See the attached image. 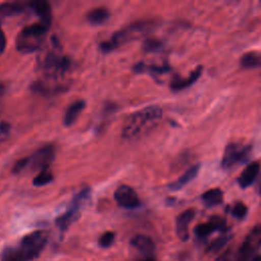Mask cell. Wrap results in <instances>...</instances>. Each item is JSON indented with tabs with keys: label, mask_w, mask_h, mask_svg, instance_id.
<instances>
[{
	"label": "cell",
	"mask_w": 261,
	"mask_h": 261,
	"mask_svg": "<svg viewBox=\"0 0 261 261\" xmlns=\"http://www.w3.org/2000/svg\"><path fill=\"white\" fill-rule=\"evenodd\" d=\"M39 67L46 81H58L69 72L71 61L64 55L50 51L40 59Z\"/></svg>",
	"instance_id": "5b68a950"
},
{
	"label": "cell",
	"mask_w": 261,
	"mask_h": 261,
	"mask_svg": "<svg viewBox=\"0 0 261 261\" xmlns=\"http://www.w3.org/2000/svg\"><path fill=\"white\" fill-rule=\"evenodd\" d=\"M130 245L144 255H151L155 250L153 240L146 234H136L130 239Z\"/></svg>",
	"instance_id": "9a60e30c"
},
{
	"label": "cell",
	"mask_w": 261,
	"mask_h": 261,
	"mask_svg": "<svg viewBox=\"0 0 261 261\" xmlns=\"http://www.w3.org/2000/svg\"><path fill=\"white\" fill-rule=\"evenodd\" d=\"M252 261H261V256H255Z\"/></svg>",
	"instance_id": "4dcf8cb0"
},
{
	"label": "cell",
	"mask_w": 261,
	"mask_h": 261,
	"mask_svg": "<svg viewBox=\"0 0 261 261\" xmlns=\"http://www.w3.org/2000/svg\"><path fill=\"white\" fill-rule=\"evenodd\" d=\"M55 147L53 145H45L35 151L31 156L25 157L27 168L32 170H42L49 168V165L54 160Z\"/></svg>",
	"instance_id": "ba28073f"
},
{
	"label": "cell",
	"mask_w": 261,
	"mask_h": 261,
	"mask_svg": "<svg viewBox=\"0 0 261 261\" xmlns=\"http://www.w3.org/2000/svg\"><path fill=\"white\" fill-rule=\"evenodd\" d=\"M136 261H156V259L152 255H144L143 257L137 259Z\"/></svg>",
	"instance_id": "f546056e"
},
{
	"label": "cell",
	"mask_w": 261,
	"mask_h": 261,
	"mask_svg": "<svg viewBox=\"0 0 261 261\" xmlns=\"http://www.w3.org/2000/svg\"><path fill=\"white\" fill-rule=\"evenodd\" d=\"M113 197L117 205L125 209H135L141 205V200L136 191L126 185L117 187Z\"/></svg>",
	"instance_id": "9c48e42d"
},
{
	"label": "cell",
	"mask_w": 261,
	"mask_h": 261,
	"mask_svg": "<svg viewBox=\"0 0 261 261\" xmlns=\"http://www.w3.org/2000/svg\"><path fill=\"white\" fill-rule=\"evenodd\" d=\"M162 117V109L159 106H147L130 113L124 120L121 136L124 139H134L146 130L152 128Z\"/></svg>",
	"instance_id": "7a4b0ae2"
},
{
	"label": "cell",
	"mask_w": 261,
	"mask_h": 261,
	"mask_svg": "<svg viewBox=\"0 0 261 261\" xmlns=\"http://www.w3.org/2000/svg\"><path fill=\"white\" fill-rule=\"evenodd\" d=\"M258 191H259V194H261V180H260L259 186H258Z\"/></svg>",
	"instance_id": "d6a6232c"
},
{
	"label": "cell",
	"mask_w": 261,
	"mask_h": 261,
	"mask_svg": "<svg viewBox=\"0 0 261 261\" xmlns=\"http://www.w3.org/2000/svg\"><path fill=\"white\" fill-rule=\"evenodd\" d=\"M203 202L208 206H216L223 200V193L220 189H211L202 195Z\"/></svg>",
	"instance_id": "d6986e66"
},
{
	"label": "cell",
	"mask_w": 261,
	"mask_h": 261,
	"mask_svg": "<svg viewBox=\"0 0 261 261\" xmlns=\"http://www.w3.org/2000/svg\"><path fill=\"white\" fill-rule=\"evenodd\" d=\"M229 238L226 237V236H222V237H219L217 239H215L207 248V252L208 253H216L218 252L220 249H222L225 244L228 242Z\"/></svg>",
	"instance_id": "cb8c5ba5"
},
{
	"label": "cell",
	"mask_w": 261,
	"mask_h": 261,
	"mask_svg": "<svg viewBox=\"0 0 261 261\" xmlns=\"http://www.w3.org/2000/svg\"><path fill=\"white\" fill-rule=\"evenodd\" d=\"M259 170L260 165L258 162H252L248 164L238 177V184L240 185V187L243 189L250 187L258 176Z\"/></svg>",
	"instance_id": "4fadbf2b"
},
{
	"label": "cell",
	"mask_w": 261,
	"mask_h": 261,
	"mask_svg": "<svg viewBox=\"0 0 261 261\" xmlns=\"http://www.w3.org/2000/svg\"><path fill=\"white\" fill-rule=\"evenodd\" d=\"M200 170V165L199 164H194L191 167H189L176 180L168 185L169 190L171 191H178L182 189L187 184L192 181L199 173Z\"/></svg>",
	"instance_id": "5bb4252c"
},
{
	"label": "cell",
	"mask_w": 261,
	"mask_h": 261,
	"mask_svg": "<svg viewBox=\"0 0 261 261\" xmlns=\"http://www.w3.org/2000/svg\"><path fill=\"white\" fill-rule=\"evenodd\" d=\"M90 194L91 190L89 188L83 189L73 197L66 211L55 219V223L61 231H65L79 218L81 209L84 203L89 199Z\"/></svg>",
	"instance_id": "8992f818"
},
{
	"label": "cell",
	"mask_w": 261,
	"mask_h": 261,
	"mask_svg": "<svg viewBox=\"0 0 261 261\" xmlns=\"http://www.w3.org/2000/svg\"><path fill=\"white\" fill-rule=\"evenodd\" d=\"M160 23V20L157 18H148V19H140L134 21L121 30L115 32L110 40L104 41L100 44V49L102 52L108 53L115 48L128 43L133 40L139 39L149 32L156 29Z\"/></svg>",
	"instance_id": "3957f363"
},
{
	"label": "cell",
	"mask_w": 261,
	"mask_h": 261,
	"mask_svg": "<svg viewBox=\"0 0 261 261\" xmlns=\"http://www.w3.org/2000/svg\"><path fill=\"white\" fill-rule=\"evenodd\" d=\"M202 70H203V66L199 65L186 79H182V77H179V76H175L172 80L171 84H170V88L173 91H179V90H182V89H186V88L190 87L191 85H193L200 77V75L202 73Z\"/></svg>",
	"instance_id": "2e32d148"
},
{
	"label": "cell",
	"mask_w": 261,
	"mask_h": 261,
	"mask_svg": "<svg viewBox=\"0 0 261 261\" xmlns=\"http://www.w3.org/2000/svg\"><path fill=\"white\" fill-rule=\"evenodd\" d=\"M195 216L194 209H187L182 211L175 220V232L178 239L182 242L189 239V225Z\"/></svg>",
	"instance_id": "30bf717a"
},
{
	"label": "cell",
	"mask_w": 261,
	"mask_h": 261,
	"mask_svg": "<svg viewBox=\"0 0 261 261\" xmlns=\"http://www.w3.org/2000/svg\"><path fill=\"white\" fill-rule=\"evenodd\" d=\"M162 43L156 39H148L144 43V50L147 52H155L160 50Z\"/></svg>",
	"instance_id": "4316f807"
},
{
	"label": "cell",
	"mask_w": 261,
	"mask_h": 261,
	"mask_svg": "<svg viewBox=\"0 0 261 261\" xmlns=\"http://www.w3.org/2000/svg\"><path fill=\"white\" fill-rule=\"evenodd\" d=\"M24 9L23 4L19 2H8L0 5V17L8 16L21 12Z\"/></svg>",
	"instance_id": "44dd1931"
},
{
	"label": "cell",
	"mask_w": 261,
	"mask_h": 261,
	"mask_svg": "<svg viewBox=\"0 0 261 261\" xmlns=\"http://www.w3.org/2000/svg\"><path fill=\"white\" fill-rule=\"evenodd\" d=\"M85 107H86V102L84 100H76L73 103H71L67 107L63 116L64 125L66 126L72 125L77 119V117L80 116L81 112L85 109Z\"/></svg>",
	"instance_id": "e0dca14e"
},
{
	"label": "cell",
	"mask_w": 261,
	"mask_h": 261,
	"mask_svg": "<svg viewBox=\"0 0 261 261\" xmlns=\"http://www.w3.org/2000/svg\"><path fill=\"white\" fill-rule=\"evenodd\" d=\"M31 9L39 16L41 22L50 27L52 22V9L47 1L36 0L30 3Z\"/></svg>",
	"instance_id": "7c38bea8"
},
{
	"label": "cell",
	"mask_w": 261,
	"mask_h": 261,
	"mask_svg": "<svg viewBox=\"0 0 261 261\" xmlns=\"http://www.w3.org/2000/svg\"><path fill=\"white\" fill-rule=\"evenodd\" d=\"M247 212H248V208L242 202H238L237 204H234L233 208L231 209V214L239 219H243L247 215Z\"/></svg>",
	"instance_id": "484cf974"
},
{
	"label": "cell",
	"mask_w": 261,
	"mask_h": 261,
	"mask_svg": "<svg viewBox=\"0 0 261 261\" xmlns=\"http://www.w3.org/2000/svg\"><path fill=\"white\" fill-rule=\"evenodd\" d=\"M53 180V173L49 168H44L39 171V173L34 177L33 185L35 187H43L50 184Z\"/></svg>",
	"instance_id": "603a6c76"
},
{
	"label": "cell",
	"mask_w": 261,
	"mask_h": 261,
	"mask_svg": "<svg viewBox=\"0 0 261 261\" xmlns=\"http://www.w3.org/2000/svg\"><path fill=\"white\" fill-rule=\"evenodd\" d=\"M110 16V12L107 8L105 7H97L91 9L87 13V20L94 25H99L107 21V19Z\"/></svg>",
	"instance_id": "ac0fdd59"
},
{
	"label": "cell",
	"mask_w": 261,
	"mask_h": 261,
	"mask_svg": "<svg viewBox=\"0 0 261 261\" xmlns=\"http://www.w3.org/2000/svg\"><path fill=\"white\" fill-rule=\"evenodd\" d=\"M3 91H4V87H3V85L0 83V94H2Z\"/></svg>",
	"instance_id": "1f68e13d"
},
{
	"label": "cell",
	"mask_w": 261,
	"mask_h": 261,
	"mask_svg": "<svg viewBox=\"0 0 261 261\" xmlns=\"http://www.w3.org/2000/svg\"><path fill=\"white\" fill-rule=\"evenodd\" d=\"M7 45V40H6V36L4 34V32L2 31V29L0 28V56L3 54V52L5 51Z\"/></svg>",
	"instance_id": "83f0119b"
},
{
	"label": "cell",
	"mask_w": 261,
	"mask_h": 261,
	"mask_svg": "<svg viewBox=\"0 0 261 261\" xmlns=\"http://www.w3.org/2000/svg\"><path fill=\"white\" fill-rule=\"evenodd\" d=\"M49 28L41 21L22 28L15 39L17 51L24 54L37 51L43 45Z\"/></svg>",
	"instance_id": "277c9868"
},
{
	"label": "cell",
	"mask_w": 261,
	"mask_h": 261,
	"mask_svg": "<svg viewBox=\"0 0 261 261\" xmlns=\"http://www.w3.org/2000/svg\"><path fill=\"white\" fill-rule=\"evenodd\" d=\"M9 129H10V125L8 123L3 122V121L0 122V136L1 137H4L6 134H8Z\"/></svg>",
	"instance_id": "f1b7e54d"
},
{
	"label": "cell",
	"mask_w": 261,
	"mask_h": 261,
	"mask_svg": "<svg viewBox=\"0 0 261 261\" xmlns=\"http://www.w3.org/2000/svg\"><path fill=\"white\" fill-rule=\"evenodd\" d=\"M225 226V220L220 216H213L209 219V221L205 223H200L195 227V233L199 238H206L210 233H212L215 230H220L224 228Z\"/></svg>",
	"instance_id": "8fae6325"
},
{
	"label": "cell",
	"mask_w": 261,
	"mask_h": 261,
	"mask_svg": "<svg viewBox=\"0 0 261 261\" xmlns=\"http://www.w3.org/2000/svg\"><path fill=\"white\" fill-rule=\"evenodd\" d=\"M251 153V146L242 145L239 143H230L225 147L221 166L224 169L231 168L238 163L246 161Z\"/></svg>",
	"instance_id": "52a82bcc"
},
{
	"label": "cell",
	"mask_w": 261,
	"mask_h": 261,
	"mask_svg": "<svg viewBox=\"0 0 261 261\" xmlns=\"http://www.w3.org/2000/svg\"><path fill=\"white\" fill-rule=\"evenodd\" d=\"M240 63L244 68H256L261 66V57L256 53L249 52L241 57Z\"/></svg>",
	"instance_id": "ffe728a7"
},
{
	"label": "cell",
	"mask_w": 261,
	"mask_h": 261,
	"mask_svg": "<svg viewBox=\"0 0 261 261\" xmlns=\"http://www.w3.org/2000/svg\"><path fill=\"white\" fill-rule=\"evenodd\" d=\"M114 239H115V233L113 231L108 230L99 237L98 244L101 248H108L113 244Z\"/></svg>",
	"instance_id": "d4e9b609"
},
{
	"label": "cell",
	"mask_w": 261,
	"mask_h": 261,
	"mask_svg": "<svg viewBox=\"0 0 261 261\" xmlns=\"http://www.w3.org/2000/svg\"><path fill=\"white\" fill-rule=\"evenodd\" d=\"M134 69L137 71V72H142V71H150L152 73H163V72H166L170 69V67L165 64V65H147L145 63H138L135 65Z\"/></svg>",
	"instance_id": "7402d4cb"
},
{
	"label": "cell",
	"mask_w": 261,
	"mask_h": 261,
	"mask_svg": "<svg viewBox=\"0 0 261 261\" xmlns=\"http://www.w3.org/2000/svg\"><path fill=\"white\" fill-rule=\"evenodd\" d=\"M47 241L48 232L45 230L30 232L22 237L17 245L4 248L1 261H32L40 255Z\"/></svg>",
	"instance_id": "6da1fadb"
}]
</instances>
